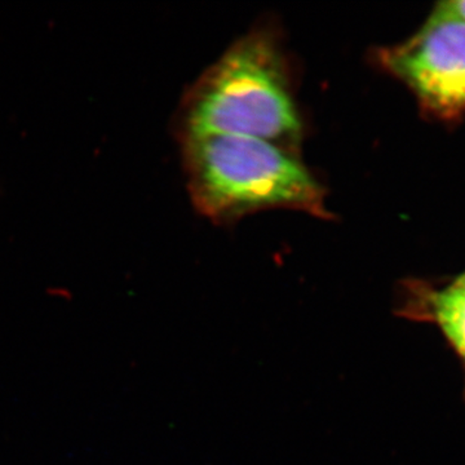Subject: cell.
<instances>
[{
  "mask_svg": "<svg viewBox=\"0 0 465 465\" xmlns=\"http://www.w3.org/2000/svg\"><path fill=\"white\" fill-rule=\"evenodd\" d=\"M180 127L183 137L237 134L298 148L302 124L277 39L252 32L235 42L186 94Z\"/></svg>",
  "mask_w": 465,
  "mask_h": 465,
  "instance_id": "cell-1",
  "label": "cell"
},
{
  "mask_svg": "<svg viewBox=\"0 0 465 465\" xmlns=\"http://www.w3.org/2000/svg\"><path fill=\"white\" fill-rule=\"evenodd\" d=\"M183 139L189 192L204 216L231 222L269 208L330 216L322 186L289 150L237 134Z\"/></svg>",
  "mask_w": 465,
  "mask_h": 465,
  "instance_id": "cell-2",
  "label": "cell"
},
{
  "mask_svg": "<svg viewBox=\"0 0 465 465\" xmlns=\"http://www.w3.org/2000/svg\"><path fill=\"white\" fill-rule=\"evenodd\" d=\"M385 72L414 94L425 114L442 122L465 115V23L432 12L407 41L378 52Z\"/></svg>",
  "mask_w": 465,
  "mask_h": 465,
  "instance_id": "cell-3",
  "label": "cell"
},
{
  "mask_svg": "<svg viewBox=\"0 0 465 465\" xmlns=\"http://www.w3.org/2000/svg\"><path fill=\"white\" fill-rule=\"evenodd\" d=\"M399 313L406 320L433 324L454 351L465 374V284L457 277L443 284L406 281Z\"/></svg>",
  "mask_w": 465,
  "mask_h": 465,
  "instance_id": "cell-4",
  "label": "cell"
},
{
  "mask_svg": "<svg viewBox=\"0 0 465 465\" xmlns=\"http://www.w3.org/2000/svg\"><path fill=\"white\" fill-rule=\"evenodd\" d=\"M436 14L442 15L465 23V0H450V2H440L436 5L434 11Z\"/></svg>",
  "mask_w": 465,
  "mask_h": 465,
  "instance_id": "cell-5",
  "label": "cell"
},
{
  "mask_svg": "<svg viewBox=\"0 0 465 465\" xmlns=\"http://www.w3.org/2000/svg\"><path fill=\"white\" fill-rule=\"evenodd\" d=\"M458 280L460 281L461 283L465 284V272L463 273L458 275Z\"/></svg>",
  "mask_w": 465,
  "mask_h": 465,
  "instance_id": "cell-6",
  "label": "cell"
}]
</instances>
